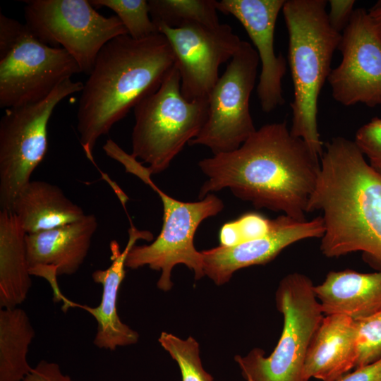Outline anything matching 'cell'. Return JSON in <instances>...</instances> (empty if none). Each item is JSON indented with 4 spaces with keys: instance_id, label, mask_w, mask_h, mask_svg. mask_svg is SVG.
I'll return each instance as SVG.
<instances>
[{
    "instance_id": "obj_20",
    "label": "cell",
    "mask_w": 381,
    "mask_h": 381,
    "mask_svg": "<svg viewBox=\"0 0 381 381\" xmlns=\"http://www.w3.org/2000/svg\"><path fill=\"white\" fill-rule=\"evenodd\" d=\"M11 211L26 234L62 226L85 215L59 186L44 181H30L17 195Z\"/></svg>"
},
{
    "instance_id": "obj_1",
    "label": "cell",
    "mask_w": 381,
    "mask_h": 381,
    "mask_svg": "<svg viewBox=\"0 0 381 381\" xmlns=\"http://www.w3.org/2000/svg\"><path fill=\"white\" fill-rule=\"evenodd\" d=\"M198 166L207 176L198 198L229 188L255 207L306 220L320 170L319 157L294 136L286 121L261 126L236 150L213 155Z\"/></svg>"
},
{
    "instance_id": "obj_21",
    "label": "cell",
    "mask_w": 381,
    "mask_h": 381,
    "mask_svg": "<svg viewBox=\"0 0 381 381\" xmlns=\"http://www.w3.org/2000/svg\"><path fill=\"white\" fill-rule=\"evenodd\" d=\"M16 215L11 210L0 211V307L21 304L32 286L27 259L25 237Z\"/></svg>"
},
{
    "instance_id": "obj_33",
    "label": "cell",
    "mask_w": 381,
    "mask_h": 381,
    "mask_svg": "<svg viewBox=\"0 0 381 381\" xmlns=\"http://www.w3.org/2000/svg\"><path fill=\"white\" fill-rule=\"evenodd\" d=\"M374 30L381 42V1H378L368 12Z\"/></svg>"
},
{
    "instance_id": "obj_5",
    "label": "cell",
    "mask_w": 381,
    "mask_h": 381,
    "mask_svg": "<svg viewBox=\"0 0 381 381\" xmlns=\"http://www.w3.org/2000/svg\"><path fill=\"white\" fill-rule=\"evenodd\" d=\"M131 155L147 164L151 174L163 172L186 144L195 138L207 117V98L186 99L175 64L159 87L133 109Z\"/></svg>"
},
{
    "instance_id": "obj_26",
    "label": "cell",
    "mask_w": 381,
    "mask_h": 381,
    "mask_svg": "<svg viewBox=\"0 0 381 381\" xmlns=\"http://www.w3.org/2000/svg\"><path fill=\"white\" fill-rule=\"evenodd\" d=\"M356 324L357 368L381 359V310L356 320Z\"/></svg>"
},
{
    "instance_id": "obj_31",
    "label": "cell",
    "mask_w": 381,
    "mask_h": 381,
    "mask_svg": "<svg viewBox=\"0 0 381 381\" xmlns=\"http://www.w3.org/2000/svg\"><path fill=\"white\" fill-rule=\"evenodd\" d=\"M330 10L328 15L329 22L337 32L341 33L349 23L353 11V0H330Z\"/></svg>"
},
{
    "instance_id": "obj_14",
    "label": "cell",
    "mask_w": 381,
    "mask_h": 381,
    "mask_svg": "<svg viewBox=\"0 0 381 381\" xmlns=\"http://www.w3.org/2000/svg\"><path fill=\"white\" fill-rule=\"evenodd\" d=\"M324 233L322 216L298 220L282 214L271 219L268 231L259 238L201 251L205 275L217 285L224 284L237 270L266 264L289 246L303 239L321 238Z\"/></svg>"
},
{
    "instance_id": "obj_13",
    "label": "cell",
    "mask_w": 381,
    "mask_h": 381,
    "mask_svg": "<svg viewBox=\"0 0 381 381\" xmlns=\"http://www.w3.org/2000/svg\"><path fill=\"white\" fill-rule=\"evenodd\" d=\"M338 49L341 61L327 78L333 98L344 106L381 105V42L365 9L353 10Z\"/></svg>"
},
{
    "instance_id": "obj_32",
    "label": "cell",
    "mask_w": 381,
    "mask_h": 381,
    "mask_svg": "<svg viewBox=\"0 0 381 381\" xmlns=\"http://www.w3.org/2000/svg\"><path fill=\"white\" fill-rule=\"evenodd\" d=\"M334 381H381V359L355 368Z\"/></svg>"
},
{
    "instance_id": "obj_2",
    "label": "cell",
    "mask_w": 381,
    "mask_h": 381,
    "mask_svg": "<svg viewBox=\"0 0 381 381\" xmlns=\"http://www.w3.org/2000/svg\"><path fill=\"white\" fill-rule=\"evenodd\" d=\"M308 212L321 211L327 258L362 252L381 270V177L354 141L343 137L325 145Z\"/></svg>"
},
{
    "instance_id": "obj_30",
    "label": "cell",
    "mask_w": 381,
    "mask_h": 381,
    "mask_svg": "<svg viewBox=\"0 0 381 381\" xmlns=\"http://www.w3.org/2000/svg\"><path fill=\"white\" fill-rule=\"evenodd\" d=\"M21 381H73L59 364L41 360Z\"/></svg>"
},
{
    "instance_id": "obj_12",
    "label": "cell",
    "mask_w": 381,
    "mask_h": 381,
    "mask_svg": "<svg viewBox=\"0 0 381 381\" xmlns=\"http://www.w3.org/2000/svg\"><path fill=\"white\" fill-rule=\"evenodd\" d=\"M157 29L171 47L181 94L188 101L208 97L219 78V66L233 58L242 41L226 23H190L179 28L161 25Z\"/></svg>"
},
{
    "instance_id": "obj_8",
    "label": "cell",
    "mask_w": 381,
    "mask_h": 381,
    "mask_svg": "<svg viewBox=\"0 0 381 381\" xmlns=\"http://www.w3.org/2000/svg\"><path fill=\"white\" fill-rule=\"evenodd\" d=\"M83 83L68 79L44 99L6 109L0 121V207L11 210L48 148L47 126L57 104Z\"/></svg>"
},
{
    "instance_id": "obj_15",
    "label": "cell",
    "mask_w": 381,
    "mask_h": 381,
    "mask_svg": "<svg viewBox=\"0 0 381 381\" xmlns=\"http://www.w3.org/2000/svg\"><path fill=\"white\" fill-rule=\"evenodd\" d=\"M284 0L216 1L217 11L234 16L243 26L256 48L261 72L257 86L262 110L270 113L284 104L282 81L286 61L276 55L274 34L279 13Z\"/></svg>"
},
{
    "instance_id": "obj_24",
    "label": "cell",
    "mask_w": 381,
    "mask_h": 381,
    "mask_svg": "<svg viewBox=\"0 0 381 381\" xmlns=\"http://www.w3.org/2000/svg\"><path fill=\"white\" fill-rule=\"evenodd\" d=\"M90 2L95 8L106 7L112 10L128 35L135 40L159 33L150 18L146 0H91Z\"/></svg>"
},
{
    "instance_id": "obj_29",
    "label": "cell",
    "mask_w": 381,
    "mask_h": 381,
    "mask_svg": "<svg viewBox=\"0 0 381 381\" xmlns=\"http://www.w3.org/2000/svg\"><path fill=\"white\" fill-rule=\"evenodd\" d=\"M25 28V24L0 14V57L11 50Z\"/></svg>"
},
{
    "instance_id": "obj_9",
    "label": "cell",
    "mask_w": 381,
    "mask_h": 381,
    "mask_svg": "<svg viewBox=\"0 0 381 381\" xmlns=\"http://www.w3.org/2000/svg\"><path fill=\"white\" fill-rule=\"evenodd\" d=\"M23 8L25 25L42 43L68 52L80 71L89 74L102 48L128 35L116 16L105 17L87 0H29Z\"/></svg>"
},
{
    "instance_id": "obj_11",
    "label": "cell",
    "mask_w": 381,
    "mask_h": 381,
    "mask_svg": "<svg viewBox=\"0 0 381 381\" xmlns=\"http://www.w3.org/2000/svg\"><path fill=\"white\" fill-rule=\"evenodd\" d=\"M80 72L67 51L42 43L26 26L11 50L0 57V107L9 109L40 102Z\"/></svg>"
},
{
    "instance_id": "obj_28",
    "label": "cell",
    "mask_w": 381,
    "mask_h": 381,
    "mask_svg": "<svg viewBox=\"0 0 381 381\" xmlns=\"http://www.w3.org/2000/svg\"><path fill=\"white\" fill-rule=\"evenodd\" d=\"M354 142L369 165L381 177V119L373 118L356 133Z\"/></svg>"
},
{
    "instance_id": "obj_4",
    "label": "cell",
    "mask_w": 381,
    "mask_h": 381,
    "mask_svg": "<svg viewBox=\"0 0 381 381\" xmlns=\"http://www.w3.org/2000/svg\"><path fill=\"white\" fill-rule=\"evenodd\" d=\"M327 2L287 0L282 10L289 34L288 61L294 86L290 132L303 140L318 157L323 153L318 128V97L341 39L329 22Z\"/></svg>"
},
{
    "instance_id": "obj_7",
    "label": "cell",
    "mask_w": 381,
    "mask_h": 381,
    "mask_svg": "<svg viewBox=\"0 0 381 381\" xmlns=\"http://www.w3.org/2000/svg\"><path fill=\"white\" fill-rule=\"evenodd\" d=\"M149 171L139 179L159 195L163 206V223L156 239L148 245H135L128 253L126 267L135 270L143 266L160 272L157 286L167 291L173 286V268L179 264L193 270L195 279L205 276L201 251H198L193 240L197 229L206 219L218 214L224 208L223 201L214 194H208L195 202L176 200L159 189L151 180Z\"/></svg>"
},
{
    "instance_id": "obj_17",
    "label": "cell",
    "mask_w": 381,
    "mask_h": 381,
    "mask_svg": "<svg viewBox=\"0 0 381 381\" xmlns=\"http://www.w3.org/2000/svg\"><path fill=\"white\" fill-rule=\"evenodd\" d=\"M98 226L95 214L47 231L27 234V259L31 276L54 272L57 276L75 274L85 260Z\"/></svg>"
},
{
    "instance_id": "obj_3",
    "label": "cell",
    "mask_w": 381,
    "mask_h": 381,
    "mask_svg": "<svg viewBox=\"0 0 381 381\" xmlns=\"http://www.w3.org/2000/svg\"><path fill=\"white\" fill-rule=\"evenodd\" d=\"M175 63L162 33L140 40L119 35L102 48L83 83L77 111L80 143L89 159L97 140L155 92Z\"/></svg>"
},
{
    "instance_id": "obj_23",
    "label": "cell",
    "mask_w": 381,
    "mask_h": 381,
    "mask_svg": "<svg viewBox=\"0 0 381 381\" xmlns=\"http://www.w3.org/2000/svg\"><path fill=\"white\" fill-rule=\"evenodd\" d=\"M150 16L157 26L179 28L190 23L220 24L214 0H149Z\"/></svg>"
},
{
    "instance_id": "obj_19",
    "label": "cell",
    "mask_w": 381,
    "mask_h": 381,
    "mask_svg": "<svg viewBox=\"0 0 381 381\" xmlns=\"http://www.w3.org/2000/svg\"><path fill=\"white\" fill-rule=\"evenodd\" d=\"M314 291L325 315L338 314L359 320L381 310V270L331 271L322 284L314 286Z\"/></svg>"
},
{
    "instance_id": "obj_25",
    "label": "cell",
    "mask_w": 381,
    "mask_h": 381,
    "mask_svg": "<svg viewBox=\"0 0 381 381\" xmlns=\"http://www.w3.org/2000/svg\"><path fill=\"white\" fill-rule=\"evenodd\" d=\"M158 341L163 349L178 363L182 381H213L206 372L199 355V344L191 337L182 339L172 334L162 332Z\"/></svg>"
},
{
    "instance_id": "obj_27",
    "label": "cell",
    "mask_w": 381,
    "mask_h": 381,
    "mask_svg": "<svg viewBox=\"0 0 381 381\" xmlns=\"http://www.w3.org/2000/svg\"><path fill=\"white\" fill-rule=\"evenodd\" d=\"M271 219L257 214L247 213L238 219L223 225L219 234L222 246H234L265 234Z\"/></svg>"
},
{
    "instance_id": "obj_10",
    "label": "cell",
    "mask_w": 381,
    "mask_h": 381,
    "mask_svg": "<svg viewBox=\"0 0 381 381\" xmlns=\"http://www.w3.org/2000/svg\"><path fill=\"white\" fill-rule=\"evenodd\" d=\"M260 59L252 45L240 47L210 92L207 120L189 145H203L213 155L238 149L255 131L249 99L254 88Z\"/></svg>"
},
{
    "instance_id": "obj_6",
    "label": "cell",
    "mask_w": 381,
    "mask_h": 381,
    "mask_svg": "<svg viewBox=\"0 0 381 381\" xmlns=\"http://www.w3.org/2000/svg\"><path fill=\"white\" fill-rule=\"evenodd\" d=\"M277 309L283 315L280 339L269 356L260 349L236 356L245 379L252 381H302L306 356L325 315L307 276L294 272L285 276L276 292Z\"/></svg>"
},
{
    "instance_id": "obj_18",
    "label": "cell",
    "mask_w": 381,
    "mask_h": 381,
    "mask_svg": "<svg viewBox=\"0 0 381 381\" xmlns=\"http://www.w3.org/2000/svg\"><path fill=\"white\" fill-rule=\"evenodd\" d=\"M356 337L355 320L343 315H325L308 349L301 380L334 381L355 368Z\"/></svg>"
},
{
    "instance_id": "obj_22",
    "label": "cell",
    "mask_w": 381,
    "mask_h": 381,
    "mask_svg": "<svg viewBox=\"0 0 381 381\" xmlns=\"http://www.w3.org/2000/svg\"><path fill=\"white\" fill-rule=\"evenodd\" d=\"M35 335L29 317L18 306L0 310V381H21L32 370L27 359Z\"/></svg>"
},
{
    "instance_id": "obj_34",
    "label": "cell",
    "mask_w": 381,
    "mask_h": 381,
    "mask_svg": "<svg viewBox=\"0 0 381 381\" xmlns=\"http://www.w3.org/2000/svg\"><path fill=\"white\" fill-rule=\"evenodd\" d=\"M246 381H252V380H251L250 379H249V378H247V379H246Z\"/></svg>"
},
{
    "instance_id": "obj_16",
    "label": "cell",
    "mask_w": 381,
    "mask_h": 381,
    "mask_svg": "<svg viewBox=\"0 0 381 381\" xmlns=\"http://www.w3.org/2000/svg\"><path fill=\"white\" fill-rule=\"evenodd\" d=\"M139 239L150 241L152 234L139 230L131 224L128 229V240L123 250L115 240L110 242L111 264L105 270H97L92 274L95 283L102 286L101 301L97 307L75 303L63 297V309L78 307L92 315L97 322V333L93 344L99 349L114 351L120 346L136 344L139 334L123 323L117 312V298L120 286L126 275V261L131 249Z\"/></svg>"
}]
</instances>
